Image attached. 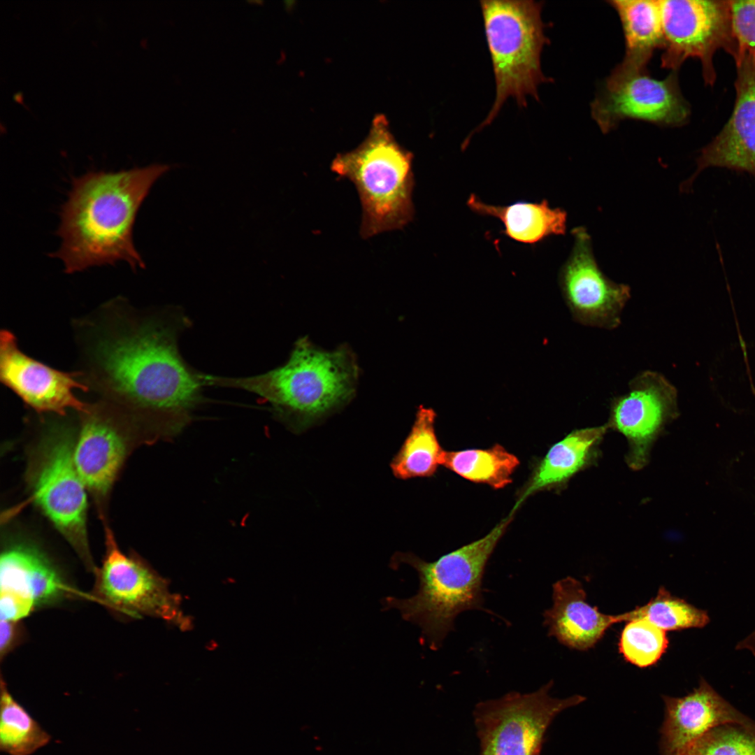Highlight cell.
Returning <instances> with one entry per match:
<instances>
[{
	"label": "cell",
	"instance_id": "obj_20",
	"mask_svg": "<svg viewBox=\"0 0 755 755\" xmlns=\"http://www.w3.org/2000/svg\"><path fill=\"white\" fill-rule=\"evenodd\" d=\"M608 429L605 424L576 429L550 447L517 493L510 512L515 514L536 493L563 489L574 475L591 466L598 459L599 445Z\"/></svg>",
	"mask_w": 755,
	"mask_h": 755
},
{
	"label": "cell",
	"instance_id": "obj_14",
	"mask_svg": "<svg viewBox=\"0 0 755 755\" xmlns=\"http://www.w3.org/2000/svg\"><path fill=\"white\" fill-rule=\"evenodd\" d=\"M574 244L559 272V285L573 318L582 325L612 330L631 298L630 287L614 282L599 268L585 228L572 231Z\"/></svg>",
	"mask_w": 755,
	"mask_h": 755
},
{
	"label": "cell",
	"instance_id": "obj_15",
	"mask_svg": "<svg viewBox=\"0 0 755 755\" xmlns=\"http://www.w3.org/2000/svg\"><path fill=\"white\" fill-rule=\"evenodd\" d=\"M76 594L36 545H7L0 558L1 620L19 621L31 612Z\"/></svg>",
	"mask_w": 755,
	"mask_h": 755
},
{
	"label": "cell",
	"instance_id": "obj_26",
	"mask_svg": "<svg viewBox=\"0 0 755 755\" xmlns=\"http://www.w3.org/2000/svg\"><path fill=\"white\" fill-rule=\"evenodd\" d=\"M619 615L621 622L645 619L666 632L703 628L710 621L706 611L673 596L663 587H661L656 595L645 605L637 606Z\"/></svg>",
	"mask_w": 755,
	"mask_h": 755
},
{
	"label": "cell",
	"instance_id": "obj_9",
	"mask_svg": "<svg viewBox=\"0 0 755 755\" xmlns=\"http://www.w3.org/2000/svg\"><path fill=\"white\" fill-rule=\"evenodd\" d=\"M592 118L604 134L624 120H643L662 126L686 123L690 107L682 94L677 71L663 80L645 69L619 64L605 80L591 103Z\"/></svg>",
	"mask_w": 755,
	"mask_h": 755
},
{
	"label": "cell",
	"instance_id": "obj_6",
	"mask_svg": "<svg viewBox=\"0 0 755 755\" xmlns=\"http://www.w3.org/2000/svg\"><path fill=\"white\" fill-rule=\"evenodd\" d=\"M480 3L496 94L488 115L472 134L490 124L508 98L521 108L526 107L528 96L538 101L539 86L551 80L541 66L543 48L549 42L542 19V2L482 0Z\"/></svg>",
	"mask_w": 755,
	"mask_h": 755
},
{
	"label": "cell",
	"instance_id": "obj_30",
	"mask_svg": "<svg viewBox=\"0 0 755 755\" xmlns=\"http://www.w3.org/2000/svg\"><path fill=\"white\" fill-rule=\"evenodd\" d=\"M18 621L1 620L0 621V654L1 659L18 643L21 631Z\"/></svg>",
	"mask_w": 755,
	"mask_h": 755
},
{
	"label": "cell",
	"instance_id": "obj_2",
	"mask_svg": "<svg viewBox=\"0 0 755 755\" xmlns=\"http://www.w3.org/2000/svg\"><path fill=\"white\" fill-rule=\"evenodd\" d=\"M170 169L154 164L116 172L93 171L73 180L60 211L61 245L52 254L67 273L127 262L144 268L133 240L138 211L153 184Z\"/></svg>",
	"mask_w": 755,
	"mask_h": 755
},
{
	"label": "cell",
	"instance_id": "obj_4",
	"mask_svg": "<svg viewBox=\"0 0 755 755\" xmlns=\"http://www.w3.org/2000/svg\"><path fill=\"white\" fill-rule=\"evenodd\" d=\"M501 520L485 536L428 562L410 553L398 552L392 567L406 563L418 573L419 586L413 596L387 597L384 608L397 609L402 617L422 629L431 649H440L454 630L456 617L467 610H483L482 580L487 563L514 517Z\"/></svg>",
	"mask_w": 755,
	"mask_h": 755
},
{
	"label": "cell",
	"instance_id": "obj_16",
	"mask_svg": "<svg viewBox=\"0 0 755 755\" xmlns=\"http://www.w3.org/2000/svg\"><path fill=\"white\" fill-rule=\"evenodd\" d=\"M0 379L39 413L64 416L68 410H74L80 414L89 405L74 394L75 389H88L79 381L78 374L58 371L27 356L8 330L0 333Z\"/></svg>",
	"mask_w": 755,
	"mask_h": 755
},
{
	"label": "cell",
	"instance_id": "obj_22",
	"mask_svg": "<svg viewBox=\"0 0 755 755\" xmlns=\"http://www.w3.org/2000/svg\"><path fill=\"white\" fill-rule=\"evenodd\" d=\"M609 4L620 19L625 39V55L620 64L647 69L654 52L663 47L659 1L613 0Z\"/></svg>",
	"mask_w": 755,
	"mask_h": 755
},
{
	"label": "cell",
	"instance_id": "obj_11",
	"mask_svg": "<svg viewBox=\"0 0 755 755\" xmlns=\"http://www.w3.org/2000/svg\"><path fill=\"white\" fill-rule=\"evenodd\" d=\"M663 34L661 67L677 71L689 58L698 59L706 85L716 80L713 57L730 54L731 8L728 0H659Z\"/></svg>",
	"mask_w": 755,
	"mask_h": 755
},
{
	"label": "cell",
	"instance_id": "obj_8",
	"mask_svg": "<svg viewBox=\"0 0 755 755\" xmlns=\"http://www.w3.org/2000/svg\"><path fill=\"white\" fill-rule=\"evenodd\" d=\"M552 684L550 681L531 693L510 692L477 704L474 721L480 755H540L556 716L585 700L580 695L552 698L549 693Z\"/></svg>",
	"mask_w": 755,
	"mask_h": 755
},
{
	"label": "cell",
	"instance_id": "obj_5",
	"mask_svg": "<svg viewBox=\"0 0 755 755\" xmlns=\"http://www.w3.org/2000/svg\"><path fill=\"white\" fill-rule=\"evenodd\" d=\"M412 159L394 138L386 117L378 115L357 148L332 161L331 171L350 180L358 192L362 238L402 229L412 220Z\"/></svg>",
	"mask_w": 755,
	"mask_h": 755
},
{
	"label": "cell",
	"instance_id": "obj_24",
	"mask_svg": "<svg viewBox=\"0 0 755 755\" xmlns=\"http://www.w3.org/2000/svg\"><path fill=\"white\" fill-rule=\"evenodd\" d=\"M443 465L466 480L499 489L512 482L519 461L504 447L495 444L487 449L445 451Z\"/></svg>",
	"mask_w": 755,
	"mask_h": 755
},
{
	"label": "cell",
	"instance_id": "obj_18",
	"mask_svg": "<svg viewBox=\"0 0 755 755\" xmlns=\"http://www.w3.org/2000/svg\"><path fill=\"white\" fill-rule=\"evenodd\" d=\"M665 719L661 729V755H684L712 729L735 724L755 733V721L720 696L703 677L691 693L680 698L663 696Z\"/></svg>",
	"mask_w": 755,
	"mask_h": 755
},
{
	"label": "cell",
	"instance_id": "obj_19",
	"mask_svg": "<svg viewBox=\"0 0 755 755\" xmlns=\"http://www.w3.org/2000/svg\"><path fill=\"white\" fill-rule=\"evenodd\" d=\"M552 600L543 613V624L549 636L571 649H591L611 626L621 622L619 614H603L591 605L582 583L572 577L553 584Z\"/></svg>",
	"mask_w": 755,
	"mask_h": 755
},
{
	"label": "cell",
	"instance_id": "obj_25",
	"mask_svg": "<svg viewBox=\"0 0 755 755\" xmlns=\"http://www.w3.org/2000/svg\"><path fill=\"white\" fill-rule=\"evenodd\" d=\"M0 749L9 755H31L51 736L11 695L1 679Z\"/></svg>",
	"mask_w": 755,
	"mask_h": 755
},
{
	"label": "cell",
	"instance_id": "obj_1",
	"mask_svg": "<svg viewBox=\"0 0 755 755\" xmlns=\"http://www.w3.org/2000/svg\"><path fill=\"white\" fill-rule=\"evenodd\" d=\"M93 323L87 354L92 384L152 440L172 437L202 403V373L178 347L189 324L178 311L118 314Z\"/></svg>",
	"mask_w": 755,
	"mask_h": 755
},
{
	"label": "cell",
	"instance_id": "obj_13",
	"mask_svg": "<svg viewBox=\"0 0 755 755\" xmlns=\"http://www.w3.org/2000/svg\"><path fill=\"white\" fill-rule=\"evenodd\" d=\"M628 391L612 398L609 429L627 440L628 466L640 470L649 461L650 450L666 425L679 415L677 391L661 373L644 371L628 384Z\"/></svg>",
	"mask_w": 755,
	"mask_h": 755
},
{
	"label": "cell",
	"instance_id": "obj_21",
	"mask_svg": "<svg viewBox=\"0 0 755 755\" xmlns=\"http://www.w3.org/2000/svg\"><path fill=\"white\" fill-rule=\"evenodd\" d=\"M470 209L482 215L496 217L504 225L503 233L518 242L535 243L553 235H564L567 213L553 208L543 200L540 203L517 202L508 206L484 203L475 194L467 200Z\"/></svg>",
	"mask_w": 755,
	"mask_h": 755
},
{
	"label": "cell",
	"instance_id": "obj_23",
	"mask_svg": "<svg viewBox=\"0 0 755 755\" xmlns=\"http://www.w3.org/2000/svg\"><path fill=\"white\" fill-rule=\"evenodd\" d=\"M435 419L432 409H418L408 436L390 463L396 477L407 480L431 477L443 465L445 451L436 434Z\"/></svg>",
	"mask_w": 755,
	"mask_h": 755
},
{
	"label": "cell",
	"instance_id": "obj_3",
	"mask_svg": "<svg viewBox=\"0 0 755 755\" xmlns=\"http://www.w3.org/2000/svg\"><path fill=\"white\" fill-rule=\"evenodd\" d=\"M359 375L351 350L325 351L306 338L299 340L287 361L266 373L240 378L203 375L205 385L252 393L269 403L290 429L307 428L347 403Z\"/></svg>",
	"mask_w": 755,
	"mask_h": 755
},
{
	"label": "cell",
	"instance_id": "obj_29",
	"mask_svg": "<svg viewBox=\"0 0 755 755\" xmlns=\"http://www.w3.org/2000/svg\"><path fill=\"white\" fill-rule=\"evenodd\" d=\"M732 47L735 63L743 57L755 59V0H730Z\"/></svg>",
	"mask_w": 755,
	"mask_h": 755
},
{
	"label": "cell",
	"instance_id": "obj_12",
	"mask_svg": "<svg viewBox=\"0 0 755 755\" xmlns=\"http://www.w3.org/2000/svg\"><path fill=\"white\" fill-rule=\"evenodd\" d=\"M104 530L106 552L101 567L94 572L92 598L127 616L177 620L178 603L166 582L137 554L122 552L108 525Z\"/></svg>",
	"mask_w": 755,
	"mask_h": 755
},
{
	"label": "cell",
	"instance_id": "obj_7",
	"mask_svg": "<svg viewBox=\"0 0 755 755\" xmlns=\"http://www.w3.org/2000/svg\"><path fill=\"white\" fill-rule=\"evenodd\" d=\"M76 437L65 424H49L29 453V502L50 521L87 568L94 566L87 530V489L74 461Z\"/></svg>",
	"mask_w": 755,
	"mask_h": 755
},
{
	"label": "cell",
	"instance_id": "obj_31",
	"mask_svg": "<svg viewBox=\"0 0 755 755\" xmlns=\"http://www.w3.org/2000/svg\"><path fill=\"white\" fill-rule=\"evenodd\" d=\"M736 649H747L755 656V631L741 640L736 646Z\"/></svg>",
	"mask_w": 755,
	"mask_h": 755
},
{
	"label": "cell",
	"instance_id": "obj_10",
	"mask_svg": "<svg viewBox=\"0 0 755 755\" xmlns=\"http://www.w3.org/2000/svg\"><path fill=\"white\" fill-rule=\"evenodd\" d=\"M74 461L87 491L103 515L106 501L131 449L149 441L127 414L106 401L89 404L80 413Z\"/></svg>",
	"mask_w": 755,
	"mask_h": 755
},
{
	"label": "cell",
	"instance_id": "obj_27",
	"mask_svg": "<svg viewBox=\"0 0 755 755\" xmlns=\"http://www.w3.org/2000/svg\"><path fill=\"white\" fill-rule=\"evenodd\" d=\"M668 646L666 631L645 619L627 621L619 642V650L624 658L640 668L655 664Z\"/></svg>",
	"mask_w": 755,
	"mask_h": 755
},
{
	"label": "cell",
	"instance_id": "obj_17",
	"mask_svg": "<svg viewBox=\"0 0 755 755\" xmlns=\"http://www.w3.org/2000/svg\"><path fill=\"white\" fill-rule=\"evenodd\" d=\"M735 65L733 113L721 131L700 150L696 171L682 185L683 192H688L699 174L709 168L746 172L755 177V59L745 57Z\"/></svg>",
	"mask_w": 755,
	"mask_h": 755
},
{
	"label": "cell",
	"instance_id": "obj_28",
	"mask_svg": "<svg viewBox=\"0 0 755 755\" xmlns=\"http://www.w3.org/2000/svg\"><path fill=\"white\" fill-rule=\"evenodd\" d=\"M684 755H755V733L742 726L721 725L696 741Z\"/></svg>",
	"mask_w": 755,
	"mask_h": 755
}]
</instances>
